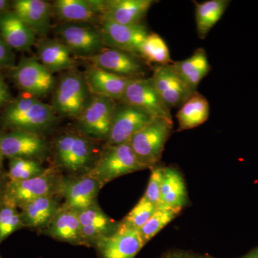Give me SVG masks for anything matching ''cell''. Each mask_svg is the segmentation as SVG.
<instances>
[{
	"label": "cell",
	"instance_id": "1",
	"mask_svg": "<svg viewBox=\"0 0 258 258\" xmlns=\"http://www.w3.org/2000/svg\"><path fill=\"white\" fill-rule=\"evenodd\" d=\"M92 141L80 132L60 134L52 144L54 167L69 175L88 174L99 155Z\"/></svg>",
	"mask_w": 258,
	"mask_h": 258
},
{
	"label": "cell",
	"instance_id": "2",
	"mask_svg": "<svg viewBox=\"0 0 258 258\" xmlns=\"http://www.w3.org/2000/svg\"><path fill=\"white\" fill-rule=\"evenodd\" d=\"M2 123L11 130L40 134L50 130L57 122V115L51 105L37 97H19L10 102L1 117Z\"/></svg>",
	"mask_w": 258,
	"mask_h": 258
},
{
	"label": "cell",
	"instance_id": "3",
	"mask_svg": "<svg viewBox=\"0 0 258 258\" xmlns=\"http://www.w3.org/2000/svg\"><path fill=\"white\" fill-rule=\"evenodd\" d=\"M91 97L84 76L73 70L62 75L56 83L51 106L56 115L76 119Z\"/></svg>",
	"mask_w": 258,
	"mask_h": 258
},
{
	"label": "cell",
	"instance_id": "4",
	"mask_svg": "<svg viewBox=\"0 0 258 258\" xmlns=\"http://www.w3.org/2000/svg\"><path fill=\"white\" fill-rule=\"evenodd\" d=\"M172 130V119L154 118L130 139L129 144L144 169H152L160 161Z\"/></svg>",
	"mask_w": 258,
	"mask_h": 258
},
{
	"label": "cell",
	"instance_id": "5",
	"mask_svg": "<svg viewBox=\"0 0 258 258\" xmlns=\"http://www.w3.org/2000/svg\"><path fill=\"white\" fill-rule=\"evenodd\" d=\"M144 169L130 144L127 142L118 145H106L88 174L98 179L103 186L120 176Z\"/></svg>",
	"mask_w": 258,
	"mask_h": 258
},
{
	"label": "cell",
	"instance_id": "6",
	"mask_svg": "<svg viewBox=\"0 0 258 258\" xmlns=\"http://www.w3.org/2000/svg\"><path fill=\"white\" fill-rule=\"evenodd\" d=\"M117 103L111 98L92 96L81 114L76 118L78 131L92 140L106 142Z\"/></svg>",
	"mask_w": 258,
	"mask_h": 258
},
{
	"label": "cell",
	"instance_id": "7",
	"mask_svg": "<svg viewBox=\"0 0 258 258\" xmlns=\"http://www.w3.org/2000/svg\"><path fill=\"white\" fill-rule=\"evenodd\" d=\"M61 176L62 174L52 166L36 177L23 181H9L4 202L19 208L36 199L58 194Z\"/></svg>",
	"mask_w": 258,
	"mask_h": 258
},
{
	"label": "cell",
	"instance_id": "8",
	"mask_svg": "<svg viewBox=\"0 0 258 258\" xmlns=\"http://www.w3.org/2000/svg\"><path fill=\"white\" fill-rule=\"evenodd\" d=\"M11 77L19 89L40 98L53 92L55 76L37 59L25 57L12 69Z\"/></svg>",
	"mask_w": 258,
	"mask_h": 258
},
{
	"label": "cell",
	"instance_id": "9",
	"mask_svg": "<svg viewBox=\"0 0 258 258\" xmlns=\"http://www.w3.org/2000/svg\"><path fill=\"white\" fill-rule=\"evenodd\" d=\"M59 40L75 57L85 60L106 47L101 29L86 24L63 23L57 28Z\"/></svg>",
	"mask_w": 258,
	"mask_h": 258
},
{
	"label": "cell",
	"instance_id": "10",
	"mask_svg": "<svg viewBox=\"0 0 258 258\" xmlns=\"http://www.w3.org/2000/svg\"><path fill=\"white\" fill-rule=\"evenodd\" d=\"M103 187L98 179L88 174L61 176L58 195L63 200L62 206L80 211L96 205L97 198Z\"/></svg>",
	"mask_w": 258,
	"mask_h": 258
},
{
	"label": "cell",
	"instance_id": "11",
	"mask_svg": "<svg viewBox=\"0 0 258 258\" xmlns=\"http://www.w3.org/2000/svg\"><path fill=\"white\" fill-rule=\"evenodd\" d=\"M2 149L5 158L8 159H35L42 161L51 152L50 146L40 134L20 130L0 132Z\"/></svg>",
	"mask_w": 258,
	"mask_h": 258
},
{
	"label": "cell",
	"instance_id": "12",
	"mask_svg": "<svg viewBox=\"0 0 258 258\" xmlns=\"http://www.w3.org/2000/svg\"><path fill=\"white\" fill-rule=\"evenodd\" d=\"M86 60L92 66L127 79H144L147 74L145 64L139 56L118 49L106 47Z\"/></svg>",
	"mask_w": 258,
	"mask_h": 258
},
{
	"label": "cell",
	"instance_id": "13",
	"mask_svg": "<svg viewBox=\"0 0 258 258\" xmlns=\"http://www.w3.org/2000/svg\"><path fill=\"white\" fill-rule=\"evenodd\" d=\"M119 102L138 108L154 118L172 119L171 109L161 99L150 78L132 80Z\"/></svg>",
	"mask_w": 258,
	"mask_h": 258
},
{
	"label": "cell",
	"instance_id": "14",
	"mask_svg": "<svg viewBox=\"0 0 258 258\" xmlns=\"http://www.w3.org/2000/svg\"><path fill=\"white\" fill-rule=\"evenodd\" d=\"M153 118H154L152 115L138 108L121 102L117 103L106 145H118L129 142Z\"/></svg>",
	"mask_w": 258,
	"mask_h": 258
},
{
	"label": "cell",
	"instance_id": "15",
	"mask_svg": "<svg viewBox=\"0 0 258 258\" xmlns=\"http://www.w3.org/2000/svg\"><path fill=\"white\" fill-rule=\"evenodd\" d=\"M144 245L139 230L120 222L114 232L102 237L94 247L100 258H134Z\"/></svg>",
	"mask_w": 258,
	"mask_h": 258
},
{
	"label": "cell",
	"instance_id": "16",
	"mask_svg": "<svg viewBox=\"0 0 258 258\" xmlns=\"http://www.w3.org/2000/svg\"><path fill=\"white\" fill-rule=\"evenodd\" d=\"M150 79L169 109L179 108L195 93L181 79L172 64L155 66Z\"/></svg>",
	"mask_w": 258,
	"mask_h": 258
},
{
	"label": "cell",
	"instance_id": "17",
	"mask_svg": "<svg viewBox=\"0 0 258 258\" xmlns=\"http://www.w3.org/2000/svg\"><path fill=\"white\" fill-rule=\"evenodd\" d=\"M101 30L106 47L118 49L138 56L149 33L143 23L121 25L103 21L101 23Z\"/></svg>",
	"mask_w": 258,
	"mask_h": 258
},
{
	"label": "cell",
	"instance_id": "18",
	"mask_svg": "<svg viewBox=\"0 0 258 258\" xmlns=\"http://www.w3.org/2000/svg\"><path fill=\"white\" fill-rule=\"evenodd\" d=\"M105 0H56L52 11L64 23H102Z\"/></svg>",
	"mask_w": 258,
	"mask_h": 258
},
{
	"label": "cell",
	"instance_id": "19",
	"mask_svg": "<svg viewBox=\"0 0 258 258\" xmlns=\"http://www.w3.org/2000/svg\"><path fill=\"white\" fill-rule=\"evenodd\" d=\"M58 194L42 197L19 208L24 228L43 231L62 207Z\"/></svg>",
	"mask_w": 258,
	"mask_h": 258
},
{
	"label": "cell",
	"instance_id": "20",
	"mask_svg": "<svg viewBox=\"0 0 258 258\" xmlns=\"http://www.w3.org/2000/svg\"><path fill=\"white\" fill-rule=\"evenodd\" d=\"M154 3L152 0H105L102 22L121 25L142 23Z\"/></svg>",
	"mask_w": 258,
	"mask_h": 258
},
{
	"label": "cell",
	"instance_id": "21",
	"mask_svg": "<svg viewBox=\"0 0 258 258\" xmlns=\"http://www.w3.org/2000/svg\"><path fill=\"white\" fill-rule=\"evenodd\" d=\"M78 215L83 240L87 247H94L102 237L114 232L119 224L107 216L98 204L78 211Z\"/></svg>",
	"mask_w": 258,
	"mask_h": 258
},
{
	"label": "cell",
	"instance_id": "22",
	"mask_svg": "<svg viewBox=\"0 0 258 258\" xmlns=\"http://www.w3.org/2000/svg\"><path fill=\"white\" fill-rule=\"evenodd\" d=\"M84 77L92 96L106 97L115 101H120L132 81L92 64L86 71Z\"/></svg>",
	"mask_w": 258,
	"mask_h": 258
},
{
	"label": "cell",
	"instance_id": "23",
	"mask_svg": "<svg viewBox=\"0 0 258 258\" xmlns=\"http://www.w3.org/2000/svg\"><path fill=\"white\" fill-rule=\"evenodd\" d=\"M15 12L36 35L44 36L50 28L52 6L43 0H15L12 2Z\"/></svg>",
	"mask_w": 258,
	"mask_h": 258
},
{
	"label": "cell",
	"instance_id": "24",
	"mask_svg": "<svg viewBox=\"0 0 258 258\" xmlns=\"http://www.w3.org/2000/svg\"><path fill=\"white\" fill-rule=\"evenodd\" d=\"M0 35L13 50L28 51L35 43L36 34L13 10L0 14Z\"/></svg>",
	"mask_w": 258,
	"mask_h": 258
},
{
	"label": "cell",
	"instance_id": "25",
	"mask_svg": "<svg viewBox=\"0 0 258 258\" xmlns=\"http://www.w3.org/2000/svg\"><path fill=\"white\" fill-rule=\"evenodd\" d=\"M36 49L38 60L52 74L76 68L74 54L59 39H42L37 42Z\"/></svg>",
	"mask_w": 258,
	"mask_h": 258
},
{
	"label": "cell",
	"instance_id": "26",
	"mask_svg": "<svg viewBox=\"0 0 258 258\" xmlns=\"http://www.w3.org/2000/svg\"><path fill=\"white\" fill-rule=\"evenodd\" d=\"M45 235L74 245H83L82 232L78 211L62 206L46 228Z\"/></svg>",
	"mask_w": 258,
	"mask_h": 258
},
{
	"label": "cell",
	"instance_id": "27",
	"mask_svg": "<svg viewBox=\"0 0 258 258\" xmlns=\"http://www.w3.org/2000/svg\"><path fill=\"white\" fill-rule=\"evenodd\" d=\"M187 203V190L181 173L175 168L164 167L159 207L180 212Z\"/></svg>",
	"mask_w": 258,
	"mask_h": 258
},
{
	"label": "cell",
	"instance_id": "28",
	"mask_svg": "<svg viewBox=\"0 0 258 258\" xmlns=\"http://www.w3.org/2000/svg\"><path fill=\"white\" fill-rule=\"evenodd\" d=\"M173 66L188 87L195 92L200 82L211 70L206 51L198 48L185 60L173 62Z\"/></svg>",
	"mask_w": 258,
	"mask_h": 258
},
{
	"label": "cell",
	"instance_id": "29",
	"mask_svg": "<svg viewBox=\"0 0 258 258\" xmlns=\"http://www.w3.org/2000/svg\"><path fill=\"white\" fill-rule=\"evenodd\" d=\"M210 113L208 99L196 91L179 107L176 113L178 131L189 130L203 124L208 120Z\"/></svg>",
	"mask_w": 258,
	"mask_h": 258
},
{
	"label": "cell",
	"instance_id": "30",
	"mask_svg": "<svg viewBox=\"0 0 258 258\" xmlns=\"http://www.w3.org/2000/svg\"><path fill=\"white\" fill-rule=\"evenodd\" d=\"M229 1L209 0L204 3L195 2V22L200 39H205L209 32L225 14Z\"/></svg>",
	"mask_w": 258,
	"mask_h": 258
},
{
	"label": "cell",
	"instance_id": "31",
	"mask_svg": "<svg viewBox=\"0 0 258 258\" xmlns=\"http://www.w3.org/2000/svg\"><path fill=\"white\" fill-rule=\"evenodd\" d=\"M139 57L157 66L172 64L169 47L164 39L154 32H149L139 52Z\"/></svg>",
	"mask_w": 258,
	"mask_h": 258
},
{
	"label": "cell",
	"instance_id": "32",
	"mask_svg": "<svg viewBox=\"0 0 258 258\" xmlns=\"http://www.w3.org/2000/svg\"><path fill=\"white\" fill-rule=\"evenodd\" d=\"M47 169L42 161L15 158L9 159V170L6 173L9 181H23L42 175Z\"/></svg>",
	"mask_w": 258,
	"mask_h": 258
},
{
	"label": "cell",
	"instance_id": "33",
	"mask_svg": "<svg viewBox=\"0 0 258 258\" xmlns=\"http://www.w3.org/2000/svg\"><path fill=\"white\" fill-rule=\"evenodd\" d=\"M179 212L172 209L158 207L149 221L139 230L144 244H147L168 224L170 223Z\"/></svg>",
	"mask_w": 258,
	"mask_h": 258
},
{
	"label": "cell",
	"instance_id": "34",
	"mask_svg": "<svg viewBox=\"0 0 258 258\" xmlns=\"http://www.w3.org/2000/svg\"><path fill=\"white\" fill-rule=\"evenodd\" d=\"M22 228L24 227L19 209L4 202L0 206V244Z\"/></svg>",
	"mask_w": 258,
	"mask_h": 258
},
{
	"label": "cell",
	"instance_id": "35",
	"mask_svg": "<svg viewBox=\"0 0 258 258\" xmlns=\"http://www.w3.org/2000/svg\"><path fill=\"white\" fill-rule=\"evenodd\" d=\"M156 210L157 207L155 205L142 197L139 203L131 210L120 223L139 231L149 221Z\"/></svg>",
	"mask_w": 258,
	"mask_h": 258
},
{
	"label": "cell",
	"instance_id": "36",
	"mask_svg": "<svg viewBox=\"0 0 258 258\" xmlns=\"http://www.w3.org/2000/svg\"><path fill=\"white\" fill-rule=\"evenodd\" d=\"M164 168L161 166H154L152 169L150 178L144 198L150 202L157 208L160 205V193L162 182Z\"/></svg>",
	"mask_w": 258,
	"mask_h": 258
},
{
	"label": "cell",
	"instance_id": "37",
	"mask_svg": "<svg viewBox=\"0 0 258 258\" xmlns=\"http://www.w3.org/2000/svg\"><path fill=\"white\" fill-rule=\"evenodd\" d=\"M15 66L13 49L0 35V69H13Z\"/></svg>",
	"mask_w": 258,
	"mask_h": 258
},
{
	"label": "cell",
	"instance_id": "38",
	"mask_svg": "<svg viewBox=\"0 0 258 258\" xmlns=\"http://www.w3.org/2000/svg\"><path fill=\"white\" fill-rule=\"evenodd\" d=\"M12 101L11 93L3 76L0 74V108L8 106Z\"/></svg>",
	"mask_w": 258,
	"mask_h": 258
},
{
	"label": "cell",
	"instance_id": "39",
	"mask_svg": "<svg viewBox=\"0 0 258 258\" xmlns=\"http://www.w3.org/2000/svg\"><path fill=\"white\" fill-rule=\"evenodd\" d=\"M8 181H9V179L7 176V173L0 171V206L4 203Z\"/></svg>",
	"mask_w": 258,
	"mask_h": 258
},
{
	"label": "cell",
	"instance_id": "40",
	"mask_svg": "<svg viewBox=\"0 0 258 258\" xmlns=\"http://www.w3.org/2000/svg\"><path fill=\"white\" fill-rule=\"evenodd\" d=\"M12 8V2L8 0H0V14L10 10Z\"/></svg>",
	"mask_w": 258,
	"mask_h": 258
},
{
	"label": "cell",
	"instance_id": "41",
	"mask_svg": "<svg viewBox=\"0 0 258 258\" xmlns=\"http://www.w3.org/2000/svg\"><path fill=\"white\" fill-rule=\"evenodd\" d=\"M4 154L2 149L1 139H0V171H4Z\"/></svg>",
	"mask_w": 258,
	"mask_h": 258
},
{
	"label": "cell",
	"instance_id": "42",
	"mask_svg": "<svg viewBox=\"0 0 258 258\" xmlns=\"http://www.w3.org/2000/svg\"><path fill=\"white\" fill-rule=\"evenodd\" d=\"M166 258H193L191 257V256L187 255V254L184 253H178V252H176V253H172L168 255Z\"/></svg>",
	"mask_w": 258,
	"mask_h": 258
},
{
	"label": "cell",
	"instance_id": "43",
	"mask_svg": "<svg viewBox=\"0 0 258 258\" xmlns=\"http://www.w3.org/2000/svg\"><path fill=\"white\" fill-rule=\"evenodd\" d=\"M246 258H258V248L249 254Z\"/></svg>",
	"mask_w": 258,
	"mask_h": 258
},
{
	"label": "cell",
	"instance_id": "44",
	"mask_svg": "<svg viewBox=\"0 0 258 258\" xmlns=\"http://www.w3.org/2000/svg\"><path fill=\"white\" fill-rule=\"evenodd\" d=\"M0 258H3V257H2L1 256H0Z\"/></svg>",
	"mask_w": 258,
	"mask_h": 258
}]
</instances>
